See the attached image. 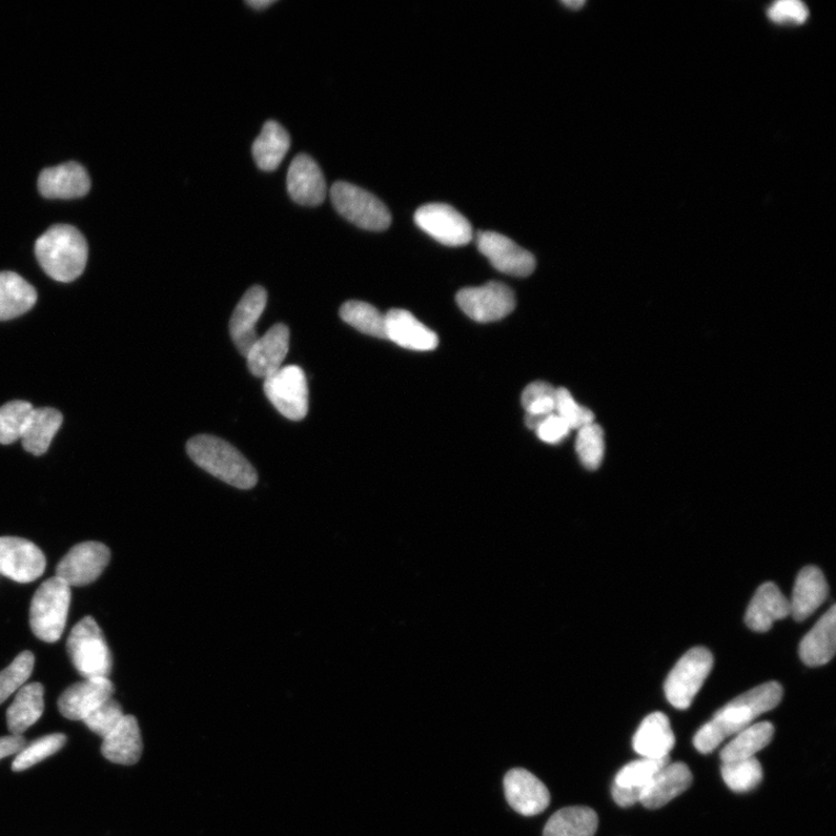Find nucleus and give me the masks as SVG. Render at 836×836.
<instances>
[{
    "mask_svg": "<svg viewBox=\"0 0 836 836\" xmlns=\"http://www.w3.org/2000/svg\"><path fill=\"white\" fill-rule=\"evenodd\" d=\"M783 698L778 682L753 688L722 707L693 737V746L702 753L715 750L726 738L738 734L763 713L777 707Z\"/></svg>",
    "mask_w": 836,
    "mask_h": 836,
    "instance_id": "1",
    "label": "nucleus"
},
{
    "mask_svg": "<svg viewBox=\"0 0 836 836\" xmlns=\"http://www.w3.org/2000/svg\"><path fill=\"white\" fill-rule=\"evenodd\" d=\"M35 255L41 268L51 278L70 282L85 272L89 248L78 230L68 224H57L37 238Z\"/></svg>",
    "mask_w": 836,
    "mask_h": 836,
    "instance_id": "2",
    "label": "nucleus"
},
{
    "mask_svg": "<svg viewBox=\"0 0 836 836\" xmlns=\"http://www.w3.org/2000/svg\"><path fill=\"white\" fill-rule=\"evenodd\" d=\"M187 452L203 471L235 488L247 491L258 481L254 466L226 441L199 435L188 442Z\"/></svg>",
    "mask_w": 836,
    "mask_h": 836,
    "instance_id": "3",
    "label": "nucleus"
},
{
    "mask_svg": "<svg viewBox=\"0 0 836 836\" xmlns=\"http://www.w3.org/2000/svg\"><path fill=\"white\" fill-rule=\"evenodd\" d=\"M71 602V587L63 579L51 578L38 587L30 609L33 634L46 643L63 637Z\"/></svg>",
    "mask_w": 836,
    "mask_h": 836,
    "instance_id": "4",
    "label": "nucleus"
},
{
    "mask_svg": "<svg viewBox=\"0 0 836 836\" xmlns=\"http://www.w3.org/2000/svg\"><path fill=\"white\" fill-rule=\"evenodd\" d=\"M74 667L85 679L108 678L112 671V655L107 639L93 617L79 621L67 642Z\"/></svg>",
    "mask_w": 836,
    "mask_h": 836,
    "instance_id": "5",
    "label": "nucleus"
},
{
    "mask_svg": "<svg viewBox=\"0 0 836 836\" xmlns=\"http://www.w3.org/2000/svg\"><path fill=\"white\" fill-rule=\"evenodd\" d=\"M335 210L355 226L382 232L391 226L392 215L376 196L346 181H337L331 190Z\"/></svg>",
    "mask_w": 836,
    "mask_h": 836,
    "instance_id": "6",
    "label": "nucleus"
},
{
    "mask_svg": "<svg viewBox=\"0 0 836 836\" xmlns=\"http://www.w3.org/2000/svg\"><path fill=\"white\" fill-rule=\"evenodd\" d=\"M713 666V657L704 647L691 648L670 671L665 693L668 702L685 710L698 696Z\"/></svg>",
    "mask_w": 836,
    "mask_h": 836,
    "instance_id": "7",
    "label": "nucleus"
},
{
    "mask_svg": "<svg viewBox=\"0 0 836 836\" xmlns=\"http://www.w3.org/2000/svg\"><path fill=\"white\" fill-rule=\"evenodd\" d=\"M264 393L276 410L291 421H301L309 414V383L301 367H281L264 380Z\"/></svg>",
    "mask_w": 836,
    "mask_h": 836,
    "instance_id": "8",
    "label": "nucleus"
},
{
    "mask_svg": "<svg viewBox=\"0 0 836 836\" xmlns=\"http://www.w3.org/2000/svg\"><path fill=\"white\" fill-rule=\"evenodd\" d=\"M414 220L424 233L444 246L462 247L473 239L470 221L446 203H426L416 211Z\"/></svg>",
    "mask_w": 836,
    "mask_h": 836,
    "instance_id": "9",
    "label": "nucleus"
},
{
    "mask_svg": "<svg viewBox=\"0 0 836 836\" xmlns=\"http://www.w3.org/2000/svg\"><path fill=\"white\" fill-rule=\"evenodd\" d=\"M457 303L468 317L480 323L502 320L516 308L512 289L498 281L461 290L457 294Z\"/></svg>",
    "mask_w": 836,
    "mask_h": 836,
    "instance_id": "10",
    "label": "nucleus"
},
{
    "mask_svg": "<svg viewBox=\"0 0 836 836\" xmlns=\"http://www.w3.org/2000/svg\"><path fill=\"white\" fill-rule=\"evenodd\" d=\"M111 560L110 548L99 542H86L74 546L56 567V577L70 587H83L94 582Z\"/></svg>",
    "mask_w": 836,
    "mask_h": 836,
    "instance_id": "11",
    "label": "nucleus"
},
{
    "mask_svg": "<svg viewBox=\"0 0 836 836\" xmlns=\"http://www.w3.org/2000/svg\"><path fill=\"white\" fill-rule=\"evenodd\" d=\"M46 557L34 543L19 537H0V576L30 583L45 573Z\"/></svg>",
    "mask_w": 836,
    "mask_h": 836,
    "instance_id": "12",
    "label": "nucleus"
},
{
    "mask_svg": "<svg viewBox=\"0 0 836 836\" xmlns=\"http://www.w3.org/2000/svg\"><path fill=\"white\" fill-rule=\"evenodd\" d=\"M477 246L479 252L502 274L527 277L536 269L534 255L500 233L480 232L477 236Z\"/></svg>",
    "mask_w": 836,
    "mask_h": 836,
    "instance_id": "13",
    "label": "nucleus"
},
{
    "mask_svg": "<svg viewBox=\"0 0 836 836\" xmlns=\"http://www.w3.org/2000/svg\"><path fill=\"white\" fill-rule=\"evenodd\" d=\"M503 785L509 805L524 817H534L544 812L550 803L546 785L525 769L508 771Z\"/></svg>",
    "mask_w": 836,
    "mask_h": 836,
    "instance_id": "14",
    "label": "nucleus"
},
{
    "mask_svg": "<svg viewBox=\"0 0 836 836\" xmlns=\"http://www.w3.org/2000/svg\"><path fill=\"white\" fill-rule=\"evenodd\" d=\"M114 684L108 678L86 679L67 688L59 696L60 715L70 721H81L94 709L112 699Z\"/></svg>",
    "mask_w": 836,
    "mask_h": 836,
    "instance_id": "15",
    "label": "nucleus"
},
{
    "mask_svg": "<svg viewBox=\"0 0 836 836\" xmlns=\"http://www.w3.org/2000/svg\"><path fill=\"white\" fill-rule=\"evenodd\" d=\"M288 191L301 207H320L327 196V182L317 165L309 155L300 154L291 163L288 172Z\"/></svg>",
    "mask_w": 836,
    "mask_h": 836,
    "instance_id": "16",
    "label": "nucleus"
},
{
    "mask_svg": "<svg viewBox=\"0 0 836 836\" xmlns=\"http://www.w3.org/2000/svg\"><path fill=\"white\" fill-rule=\"evenodd\" d=\"M290 350V330L282 323L274 327L256 341L247 355L250 372L261 379H267L281 369V365Z\"/></svg>",
    "mask_w": 836,
    "mask_h": 836,
    "instance_id": "17",
    "label": "nucleus"
},
{
    "mask_svg": "<svg viewBox=\"0 0 836 836\" xmlns=\"http://www.w3.org/2000/svg\"><path fill=\"white\" fill-rule=\"evenodd\" d=\"M267 291L261 287H254L243 296L233 313L230 323L231 336L236 349L244 357H247L258 339L256 324L267 308Z\"/></svg>",
    "mask_w": 836,
    "mask_h": 836,
    "instance_id": "18",
    "label": "nucleus"
},
{
    "mask_svg": "<svg viewBox=\"0 0 836 836\" xmlns=\"http://www.w3.org/2000/svg\"><path fill=\"white\" fill-rule=\"evenodd\" d=\"M386 339L401 348L413 352H433L439 339L436 333L425 327L411 312L392 310L384 315Z\"/></svg>",
    "mask_w": 836,
    "mask_h": 836,
    "instance_id": "19",
    "label": "nucleus"
},
{
    "mask_svg": "<svg viewBox=\"0 0 836 836\" xmlns=\"http://www.w3.org/2000/svg\"><path fill=\"white\" fill-rule=\"evenodd\" d=\"M91 188L87 170L70 161L41 172L38 190L48 199H77L88 194Z\"/></svg>",
    "mask_w": 836,
    "mask_h": 836,
    "instance_id": "20",
    "label": "nucleus"
},
{
    "mask_svg": "<svg viewBox=\"0 0 836 836\" xmlns=\"http://www.w3.org/2000/svg\"><path fill=\"white\" fill-rule=\"evenodd\" d=\"M692 781V773L685 763L669 762L643 790L639 803L646 809H660L685 792Z\"/></svg>",
    "mask_w": 836,
    "mask_h": 836,
    "instance_id": "21",
    "label": "nucleus"
},
{
    "mask_svg": "<svg viewBox=\"0 0 836 836\" xmlns=\"http://www.w3.org/2000/svg\"><path fill=\"white\" fill-rule=\"evenodd\" d=\"M790 615V601L777 584L768 582L762 584L751 599L746 613V624L753 631L767 632L774 622Z\"/></svg>",
    "mask_w": 836,
    "mask_h": 836,
    "instance_id": "22",
    "label": "nucleus"
},
{
    "mask_svg": "<svg viewBox=\"0 0 836 836\" xmlns=\"http://www.w3.org/2000/svg\"><path fill=\"white\" fill-rule=\"evenodd\" d=\"M676 734L662 712L650 713L637 729L634 748L642 758L660 760L676 746Z\"/></svg>",
    "mask_w": 836,
    "mask_h": 836,
    "instance_id": "23",
    "label": "nucleus"
},
{
    "mask_svg": "<svg viewBox=\"0 0 836 836\" xmlns=\"http://www.w3.org/2000/svg\"><path fill=\"white\" fill-rule=\"evenodd\" d=\"M828 597V584L818 567L807 566L801 570L794 582L790 601L791 616L803 622L822 606Z\"/></svg>",
    "mask_w": 836,
    "mask_h": 836,
    "instance_id": "24",
    "label": "nucleus"
},
{
    "mask_svg": "<svg viewBox=\"0 0 836 836\" xmlns=\"http://www.w3.org/2000/svg\"><path fill=\"white\" fill-rule=\"evenodd\" d=\"M144 751L141 729L137 720L125 715L118 727L103 739L101 754L112 763L133 766L137 763Z\"/></svg>",
    "mask_w": 836,
    "mask_h": 836,
    "instance_id": "25",
    "label": "nucleus"
},
{
    "mask_svg": "<svg viewBox=\"0 0 836 836\" xmlns=\"http://www.w3.org/2000/svg\"><path fill=\"white\" fill-rule=\"evenodd\" d=\"M836 649V608H832L803 638L800 655L803 662L810 667L828 664Z\"/></svg>",
    "mask_w": 836,
    "mask_h": 836,
    "instance_id": "26",
    "label": "nucleus"
},
{
    "mask_svg": "<svg viewBox=\"0 0 836 836\" xmlns=\"http://www.w3.org/2000/svg\"><path fill=\"white\" fill-rule=\"evenodd\" d=\"M44 696L45 688L37 682L18 690L13 703L7 711L8 728L12 736H22L44 715Z\"/></svg>",
    "mask_w": 836,
    "mask_h": 836,
    "instance_id": "27",
    "label": "nucleus"
},
{
    "mask_svg": "<svg viewBox=\"0 0 836 836\" xmlns=\"http://www.w3.org/2000/svg\"><path fill=\"white\" fill-rule=\"evenodd\" d=\"M290 147L291 137L288 131L274 120L265 122L253 146L257 167L263 171H275L288 155Z\"/></svg>",
    "mask_w": 836,
    "mask_h": 836,
    "instance_id": "28",
    "label": "nucleus"
},
{
    "mask_svg": "<svg viewBox=\"0 0 836 836\" xmlns=\"http://www.w3.org/2000/svg\"><path fill=\"white\" fill-rule=\"evenodd\" d=\"M37 301L35 289L14 272H0V321L30 312Z\"/></svg>",
    "mask_w": 836,
    "mask_h": 836,
    "instance_id": "29",
    "label": "nucleus"
},
{
    "mask_svg": "<svg viewBox=\"0 0 836 836\" xmlns=\"http://www.w3.org/2000/svg\"><path fill=\"white\" fill-rule=\"evenodd\" d=\"M63 423V414L54 408H34L20 438L25 450L34 456L46 454Z\"/></svg>",
    "mask_w": 836,
    "mask_h": 836,
    "instance_id": "30",
    "label": "nucleus"
},
{
    "mask_svg": "<svg viewBox=\"0 0 836 836\" xmlns=\"http://www.w3.org/2000/svg\"><path fill=\"white\" fill-rule=\"evenodd\" d=\"M598 813L586 806H570L556 812L545 826L543 836H594Z\"/></svg>",
    "mask_w": 836,
    "mask_h": 836,
    "instance_id": "31",
    "label": "nucleus"
},
{
    "mask_svg": "<svg viewBox=\"0 0 836 836\" xmlns=\"http://www.w3.org/2000/svg\"><path fill=\"white\" fill-rule=\"evenodd\" d=\"M773 734L774 727L769 722L749 725L722 750V762L756 758V754L771 743Z\"/></svg>",
    "mask_w": 836,
    "mask_h": 836,
    "instance_id": "32",
    "label": "nucleus"
},
{
    "mask_svg": "<svg viewBox=\"0 0 836 836\" xmlns=\"http://www.w3.org/2000/svg\"><path fill=\"white\" fill-rule=\"evenodd\" d=\"M342 320L356 328L358 332L386 338L384 315L375 305L363 301L345 302L339 311Z\"/></svg>",
    "mask_w": 836,
    "mask_h": 836,
    "instance_id": "33",
    "label": "nucleus"
},
{
    "mask_svg": "<svg viewBox=\"0 0 836 836\" xmlns=\"http://www.w3.org/2000/svg\"><path fill=\"white\" fill-rule=\"evenodd\" d=\"M722 777L732 791L744 793L760 785L763 780V769L757 758L723 762Z\"/></svg>",
    "mask_w": 836,
    "mask_h": 836,
    "instance_id": "34",
    "label": "nucleus"
},
{
    "mask_svg": "<svg viewBox=\"0 0 836 836\" xmlns=\"http://www.w3.org/2000/svg\"><path fill=\"white\" fill-rule=\"evenodd\" d=\"M669 762V757L660 760L642 758L640 760L629 762L618 771L614 785L638 791L642 796L643 790Z\"/></svg>",
    "mask_w": 836,
    "mask_h": 836,
    "instance_id": "35",
    "label": "nucleus"
},
{
    "mask_svg": "<svg viewBox=\"0 0 836 836\" xmlns=\"http://www.w3.org/2000/svg\"><path fill=\"white\" fill-rule=\"evenodd\" d=\"M66 743L67 737L64 733H53L49 736L27 744L14 759L12 770L19 772L32 768L38 762L54 756V754L65 747Z\"/></svg>",
    "mask_w": 836,
    "mask_h": 836,
    "instance_id": "36",
    "label": "nucleus"
},
{
    "mask_svg": "<svg viewBox=\"0 0 836 836\" xmlns=\"http://www.w3.org/2000/svg\"><path fill=\"white\" fill-rule=\"evenodd\" d=\"M33 410L26 401H12L0 406V444L10 445L22 438Z\"/></svg>",
    "mask_w": 836,
    "mask_h": 836,
    "instance_id": "37",
    "label": "nucleus"
},
{
    "mask_svg": "<svg viewBox=\"0 0 836 836\" xmlns=\"http://www.w3.org/2000/svg\"><path fill=\"white\" fill-rule=\"evenodd\" d=\"M35 658L30 650L20 654L13 662L0 671V704L22 689L32 676Z\"/></svg>",
    "mask_w": 836,
    "mask_h": 836,
    "instance_id": "38",
    "label": "nucleus"
},
{
    "mask_svg": "<svg viewBox=\"0 0 836 836\" xmlns=\"http://www.w3.org/2000/svg\"><path fill=\"white\" fill-rule=\"evenodd\" d=\"M577 453L582 465L588 470H598L604 457V434L602 427L595 423L589 424L578 431Z\"/></svg>",
    "mask_w": 836,
    "mask_h": 836,
    "instance_id": "39",
    "label": "nucleus"
},
{
    "mask_svg": "<svg viewBox=\"0 0 836 836\" xmlns=\"http://www.w3.org/2000/svg\"><path fill=\"white\" fill-rule=\"evenodd\" d=\"M557 389L544 381L530 383L522 394L526 415L546 417L556 411Z\"/></svg>",
    "mask_w": 836,
    "mask_h": 836,
    "instance_id": "40",
    "label": "nucleus"
},
{
    "mask_svg": "<svg viewBox=\"0 0 836 836\" xmlns=\"http://www.w3.org/2000/svg\"><path fill=\"white\" fill-rule=\"evenodd\" d=\"M124 717L125 713L122 706L110 699L89 713L83 722L97 736L104 739L110 736Z\"/></svg>",
    "mask_w": 836,
    "mask_h": 836,
    "instance_id": "41",
    "label": "nucleus"
},
{
    "mask_svg": "<svg viewBox=\"0 0 836 836\" xmlns=\"http://www.w3.org/2000/svg\"><path fill=\"white\" fill-rule=\"evenodd\" d=\"M555 413L569 426L570 431H580L595 423L594 414L580 405L566 389H557Z\"/></svg>",
    "mask_w": 836,
    "mask_h": 836,
    "instance_id": "42",
    "label": "nucleus"
},
{
    "mask_svg": "<svg viewBox=\"0 0 836 836\" xmlns=\"http://www.w3.org/2000/svg\"><path fill=\"white\" fill-rule=\"evenodd\" d=\"M773 23L782 25H802L809 18V9L800 0H780L768 11Z\"/></svg>",
    "mask_w": 836,
    "mask_h": 836,
    "instance_id": "43",
    "label": "nucleus"
},
{
    "mask_svg": "<svg viewBox=\"0 0 836 836\" xmlns=\"http://www.w3.org/2000/svg\"><path fill=\"white\" fill-rule=\"evenodd\" d=\"M569 433V426L556 413L547 416L536 431L539 439L547 444H559Z\"/></svg>",
    "mask_w": 836,
    "mask_h": 836,
    "instance_id": "44",
    "label": "nucleus"
},
{
    "mask_svg": "<svg viewBox=\"0 0 836 836\" xmlns=\"http://www.w3.org/2000/svg\"><path fill=\"white\" fill-rule=\"evenodd\" d=\"M27 745L23 736H8L0 738V760L14 756L22 751Z\"/></svg>",
    "mask_w": 836,
    "mask_h": 836,
    "instance_id": "45",
    "label": "nucleus"
},
{
    "mask_svg": "<svg viewBox=\"0 0 836 836\" xmlns=\"http://www.w3.org/2000/svg\"><path fill=\"white\" fill-rule=\"evenodd\" d=\"M276 3V0H248L247 4L255 10H265Z\"/></svg>",
    "mask_w": 836,
    "mask_h": 836,
    "instance_id": "46",
    "label": "nucleus"
},
{
    "mask_svg": "<svg viewBox=\"0 0 836 836\" xmlns=\"http://www.w3.org/2000/svg\"><path fill=\"white\" fill-rule=\"evenodd\" d=\"M561 3L570 10H580L586 5L584 0H562Z\"/></svg>",
    "mask_w": 836,
    "mask_h": 836,
    "instance_id": "47",
    "label": "nucleus"
}]
</instances>
